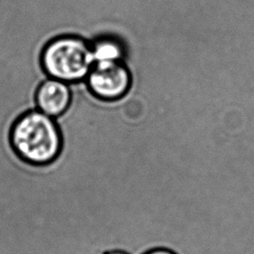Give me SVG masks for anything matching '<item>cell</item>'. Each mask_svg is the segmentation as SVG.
<instances>
[{
  "mask_svg": "<svg viewBox=\"0 0 254 254\" xmlns=\"http://www.w3.org/2000/svg\"><path fill=\"white\" fill-rule=\"evenodd\" d=\"M9 141L21 161L32 166L52 163L62 149V134L54 117L30 109L13 123Z\"/></svg>",
  "mask_w": 254,
  "mask_h": 254,
  "instance_id": "obj_1",
  "label": "cell"
},
{
  "mask_svg": "<svg viewBox=\"0 0 254 254\" xmlns=\"http://www.w3.org/2000/svg\"><path fill=\"white\" fill-rule=\"evenodd\" d=\"M146 254H176V253H174L173 251L166 249V248H156V249H153V250L147 252Z\"/></svg>",
  "mask_w": 254,
  "mask_h": 254,
  "instance_id": "obj_6",
  "label": "cell"
},
{
  "mask_svg": "<svg viewBox=\"0 0 254 254\" xmlns=\"http://www.w3.org/2000/svg\"><path fill=\"white\" fill-rule=\"evenodd\" d=\"M94 63L99 61H121L123 57L122 46L113 39H101L92 47Z\"/></svg>",
  "mask_w": 254,
  "mask_h": 254,
  "instance_id": "obj_5",
  "label": "cell"
},
{
  "mask_svg": "<svg viewBox=\"0 0 254 254\" xmlns=\"http://www.w3.org/2000/svg\"><path fill=\"white\" fill-rule=\"evenodd\" d=\"M107 254H128V253L123 251H111V252H108Z\"/></svg>",
  "mask_w": 254,
  "mask_h": 254,
  "instance_id": "obj_7",
  "label": "cell"
},
{
  "mask_svg": "<svg viewBox=\"0 0 254 254\" xmlns=\"http://www.w3.org/2000/svg\"><path fill=\"white\" fill-rule=\"evenodd\" d=\"M70 100L69 83L53 77L43 81L35 93V102L39 110L54 118L67 109Z\"/></svg>",
  "mask_w": 254,
  "mask_h": 254,
  "instance_id": "obj_4",
  "label": "cell"
},
{
  "mask_svg": "<svg viewBox=\"0 0 254 254\" xmlns=\"http://www.w3.org/2000/svg\"><path fill=\"white\" fill-rule=\"evenodd\" d=\"M93 64L92 48L75 36L52 40L42 54V65L46 73L67 83L84 80Z\"/></svg>",
  "mask_w": 254,
  "mask_h": 254,
  "instance_id": "obj_2",
  "label": "cell"
},
{
  "mask_svg": "<svg viewBox=\"0 0 254 254\" xmlns=\"http://www.w3.org/2000/svg\"><path fill=\"white\" fill-rule=\"evenodd\" d=\"M85 81L95 96L112 100L129 90L132 72L122 61H99L93 64Z\"/></svg>",
  "mask_w": 254,
  "mask_h": 254,
  "instance_id": "obj_3",
  "label": "cell"
}]
</instances>
